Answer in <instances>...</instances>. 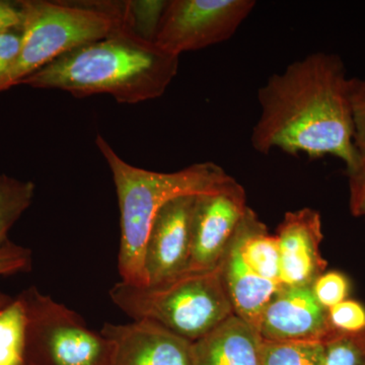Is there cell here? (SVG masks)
Returning <instances> with one entry per match:
<instances>
[{"label":"cell","mask_w":365,"mask_h":365,"mask_svg":"<svg viewBox=\"0 0 365 365\" xmlns=\"http://www.w3.org/2000/svg\"><path fill=\"white\" fill-rule=\"evenodd\" d=\"M344 62L316 52L273 74L258 91L261 114L252 130L254 150H278L312 158L332 155L347 174L359 167Z\"/></svg>","instance_id":"1"},{"label":"cell","mask_w":365,"mask_h":365,"mask_svg":"<svg viewBox=\"0 0 365 365\" xmlns=\"http://www.w3.org/2000/svg\"><path fill=\"white\" fill-rule=\"evenodd\" d=\"M179 71V56L139 37L129 26L60 56L20 85L76 98L110 95L120 104L162 97Z\"/></svg>","instance_id":"2"},{"label":"cell","mask_w":365,"mask_h":365,"mask_svg":"<svg viewBox=\"0 0 365 365\" xmlns=\"http://www.w3.org/2000/svg\"><path fill=\"white\" fill-rule=\"evenodd\" d=\"M96 144L109 165L116 188L121 227L118 268L121 280L146 285L144 250L158 210L172 199L215 191L234 178L210 162L194 163L174 173L153 172L125 162L100 134Z\"/></svg>","instance_id":"3"},{"label":"cell","mask_w":365,"mask_h":365,"mask_svg":"<svg viewBox=\"0 0 365 365\" xmlns=\"http://www.w3.org/2000/svg\"><path fill=\"white\" fill-rule=\"evenodd\" d=\"M112 302L133 321H150L195 342L235 314L220 264L210 270H188L155 284L119 281Z\"/></svg>","instance_id":"4"},{"label":"cell","mask_w":365,"mask_h":365,"mask_svg":"<svg viewBox=\"0 0 365 365\" xmlns=\"http://www.w3.org/2000/svg\"><path fill=\"white\" fill-rule=\"evenodd\" d=\"M21 4L25 19L21 50L0 93L20 86L23 79L66 53L129 26L125 2L25 0Z\"/></svg>","instance_id":"5"},{"label":"cell","mask_w":365,"mask_h":365,"mask_svg":"<svg viewBox=\"0 0 365 365\" xmlns=\"http://www.w3.org/2000/svg\"><path fill=\"white\" fill-rule=\"evenodd\" d=\"M26 365H112L113 346L76 312L36 287L24 290Z\"/></svg>","instance_id":"6"},{"label":"cell","mask_w":365,"mask_h":365,"mask_svg":"<svg viewBox=\"0 0 365 365\" xmlns=\"http://www.w3.org/2000/svg\"><path fill=\"white\" fill-rule=\"evenodd\" d=\"M256 6L254 0H170L155 43L179 56L230 40Z\"/></svg>","instance_id":"7"},{"label":"cell","mask_w":365,"mask_h":365,"mask_svg":"<svg viewBox=\"0 0 365 365\" xmlns=\"http://www.w3.org/2000/svg\"><path fill=\"white\" fill-rule=\"evenodd\" d=\"M248 208L244 187L235 179L222 188L196 197L189 270L217 267Z\"/></svg>","instance_id":"8"},{"label":"cell","mask_w":365,"mask_h":365,"mask_svg":"<svg viewBox=\"0 0 365 365\" xmlns=\"http://www.w3.org/2000/svg\"><path fill=\"white\" fill-rule=\"evenodd\" d=\"M197 196L177 197L158 210L144 250L146 284L163 282L189 270Z\"/></svg>","instance_id":"9"},{"label":"cell","mask_w":365,"mask_h":365,"mask_svg":"<svg viewBox=\"0 0 365 365\" xmlns=\"http://www.w3.org/2000/svg\"><path fill=\"white\" fill-rule=\"evenodd\" d=\"M101 333L113 346L112 365H196L193 342L153 322L106 323Z\"/></svg>","instance_id":"10"},{"label":"cell","mask_w":365,"mask_h":365,"mask_svg":"<svg viewBox=\"0 0 365 365\" xmlns=\"http://www.w3.org/2000/svg\"><path fill=\"white\" fill-rule=\"evenodd\" d=\"M283 287H309L326 272L321 215L312 208L287 212L276 232Z\"/></svg>","instance_id":"11"},{"label":"cell","mask_w":365,"mask_h":365,"mask_svg":"<svg viewBox=\"0 0 365 365\" xmlns=\"http://www.w3.org/2000/svg\"><path fill=\"white\" fill-rule=\"evenodd\" d=\"M259 332L265 340L324 343L336 334L312 285L281 288L263 312Z\"/></svg>","instance_id":"12"},{"label":"cell","mask_w":365,"mask_h":365,"mask_svg":"<svg viewBox=\"0 0 365 365\" xmlns=\"http://www.w3.org/2000/svg\"><path fill=\"white\" fill-rule=\"evenodd\" d=\"M262 344L258 329L232 314L193 342L196 365H261Z\"/></svg>","instance_id":"13"},{"label":"cell","mask_w":365,"mask_h":365,"mask_svg":"<svg viewBox=\"0 0 365 365\" xmlns=\"http://www.w3.org/2000/svg\"><path fill=\"white\" fill-rule=\"evenodd\" d=\"M220 267L235 314L259 330L263 312L282 285L255 274L242 260L232 241Z\"/></svg>","instance_id":"14"},{"label":"cell","mask_w":365,"mask_h":365,"mask_svg":"<svg viewBox=\"0 0 365 365\" xmlns=\"http://www.w3.org/2000/svg\"><path fill=\"white\" fill-rule=\"evenodd\" d=\"M232 244L242 260L255 274L281 284L277 237L269 234L267 227L250 207L235 232Z\"/></svg>","instance_id":"15"},{"label":"cell","mask_w":365,"mask_h":365,"mask_svg":"<svg viewBox=\"0 0 365 365\" xmlns=\"http://www.w3.org/2000/svg\"><path fill=\"white\" fill-rule=\"evenodd\" d=\"M28 314L20 295L0 309V365H26Z\"/></svg>","instance_id":"16"},{"label":"cell","mask_w":365,"mask_h":365,"mask_svg":"<svg viewBox=\"0 0 365 365\" xmlns=\"http://www.w3.org/2000/svg\"><path fill=\"white\" fill-rule=\"evenodd\" d=\"M34 196L33 182L0 175V250L9 242V230L30 207Z\"/></svg>","instance_id":"17"},{"label":"cell","mask_w":365,"mask_h":365,"mask_svg":"<svg viewBox=\"0 0 365 365\" xmlns=\"http://www.w3.org/2000/svg\"><path fill=\"white\" fill-rule=\"evenodd\" d=\"M325 343L263 339L261 365H324Z\"/></svg>","instance_id":"18"},{"label":"cell","mask_w":365,"mask_h":365,"mask_svg":"<svg viewBox=\"0 0 365 365\" xmlns=\"http://www.w3.org/2000/svg\"><path fill=\"white\" fill-rule=\"evenodd\" d=\"M168 1H125V14L132 30L143 39L155 42Z\"/></svg>","instance_id":"19"},{"label":"cell","mask_w":365,"mask_h":365,"mask_svg":"<svg viewBox=\"0 0 365 365\" xmlns=\"http://www.w3.org/2000/svg\"><path fill=\"white\" fill-rule=\"evenodd\" d=\"M324 365H365V332L334 334L325 342Z\"/></svg>","instance_id":"20"},{"label":"cell","mask_w":365,"mask_h":365,"mask_svg":"<svg viewBox=\"0 0 365 365\" xmlns=\"http://www.w3.org/2000/svg\"><path fill=\"white\" fill-rule=\"evenodd\" d=\"M331 328L338 334H360L365 332V307L359 302L345 299L328 309Z\"/></svg>","instance_id":"21"},{"label":"cell","mask_w":365,"mask_h":365,"mask_svg":"<svg viewBox=\"0 0 365 365\" xmlns=\"http://www.w3.org/2000/svg\"><path fill=\"white\" fill-rule=\"evenodd\" d=\"M312 289L319 304L329 309L348 299L350 281L345 274L329 271L317 278L312 285Z\"/></svg>","instance_id":"22"},{"label":"cell","mask_w":365,"mask_h":365,"mask_svg":"<svg viewBox=\"0 0 365 365\" xmlns=\"http://www.w3.org/2000/svg\"><path fill=\"white\" fill-rule=\"evenodd\" d=\"M353 120V143L359 165H365V79L352 78L349 83Z\"/></svg>","instance_id":"23"},{"label":"cell","mask_w":365,"mask_h":365,"mask_svg":"<svg viewBox=\"0 0 365 365\" xmlns=\"http://www.w3.org/2000/svg\"><path fill=\"white\" fill-rule=\"evenodd\" d=\"M32 267V252L9 241L0 250V276L28 272Z\"/></svg>","instance_id":"24"},{"label":"cell","mask_w":365,"mask_h":365,"mask_svg":"<svg viewBox=\"0 0 365 365\" xmlns=\"http://www.w3.org/2000/svg\"><path fill=\"white\" fill-rule=\"evenodd\" d=\"M21 43V31L0 34V88L16 63Z\"/></svg>","instance_id":"25"},{"label":"cell","mask_w":365,"mask_h":365,"mask_svg":"<svg viewBox=\"0 0 365 365\" xmlns=\"http://www.w3.org/2000/svg\"><path fill=\"white\" fill-rule=\"evenodd\" d=\"M349 177V207L356 217L365 216V165L348 174Z\"/></svg>","instance_id":"26"},{"label":"cell","mask_w":365,"mask_h":365,"mask_svg":"<svg viewBox=\"0 0 365 365\" xmlns=\"http://www.w3.org/2000/svg\"><path fill=\"white\" fill-rule=\"evenodd\" d=\"M24 19L21 1L0 0V34L21 31Z\"/></svg>","instance_id":"27"},{"label":"cell","mask_w":365,"mask_h":365,"mask_svg":"<svg viewBox=\"0 0 365 365\" xmlns=\"http://www.w3.org/2000/svg\"><path fill=\"white\" fill-rule=\"evenodd\" d=\"M13 299V297L4 294V292H0V309H4L7 304H11Z\"/></svg>","instance_id":"28"}]
</instances>
